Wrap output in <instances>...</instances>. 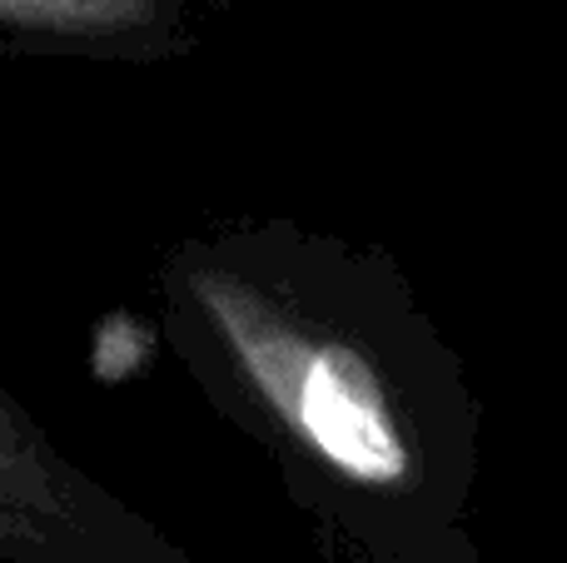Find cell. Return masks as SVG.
<instances>
[{
    "mask_svg": "<svg viewBox=\"0 0 567 563\" xmlns=\"http://www.w3.org/2000/svg\"><path fill=\"white\" fill-rule=\"evenodd\" d=\"M225 0H0V45L80 60H169Z\"/></svg>",
    "mask_w": 567,
    "mask_h": 563,
    "instance_id": "3",
    "label": "cell"
},
{
    "mask_svg": "<svg viewBox=\"0 0 567 563\" xmlns=\"http://www.w3.org/2000/svg\"><path fill=\"white\" fill-rule=\"evenodd\" d=\"M165 325L189 375L303 479L403 504L429 484V449L393 369L339 319L293 245L189 239L165 259Z\"/></svg>",
    "mask_w": 567,
    "mask_h": 563,
    "instance_id": "1",
    "label": "cell"
},
{
    "mask_svg": "<svg viewBox=\"0 0 567 563\" xmlns=\"http://www.w3.org/2000/svg\"><path fill=\"white\" fill-rule=\"evenodd\" d=\"M0 563H195L0 389Z\"/></svg>",
    "mask_w": 567,
    "mask_h": 563,
    "instance_id": "2",
    "label": "cell"
}]
</instances>
